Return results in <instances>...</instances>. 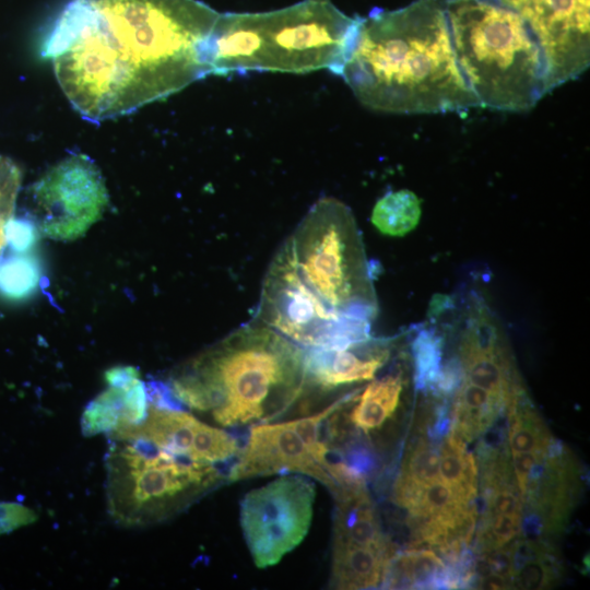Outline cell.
I'll use <instances>...</instances> for the list:
<instances>
[{"label":"cell","mask_w":590,"mask_h":590,"mask_svg":"<svg viewBox=\"0 0 590 590\" xmlns=\"http://www.w3.org/2000/svg\"><path fill=\"white\" fill-rule=\"evenodd\" d=\"M219 15L199 0H71L42 54L74 109L103 121L209 75L206 43Z\"/></svg>","instance_id":"cell-1"},{"label":"cell","mask_w":590,"mask_h":590,"mask_svg":"<svg viewBox=\"0 0 590 590\" xmlns=\"http://www.w3.org/2000/svg\"><path fill=\"white\" fill-rule=\"evenodd\" d=\"M109 516L127 528L163 522L228 481L240 446L187 410L149 404L145 418L107 433Z\"/></svg>","instance_id":"cell-2"},{"label":"cell","mask_w":590,"mask_h":590,"mask_svg":"<svg viewBox=\"0 0 590 590\" xmlns=\"http://www.w3.org/2000/svg\"><path fill=\"white\" fill-rule=\"evenodd\" d=\"M366 107L393 114L463 111L480 104L457 62L444 0L358 16L338 73Z\"/></svg>","instance_id":"cell-3"},{"label":"cell","mask_w":590,"mask_h":590,"mask_svg":"<svg viewBox=\"0 0 590 590\" xmlns=\"http://www.w3.org/2000/svg\"><path fill=\"white\" fill-rule=\"evenodd\" d=\"M305 350L252 319L176 367L166 381L189 410L224 427L268 423L303 396Z\"/></svg>","instance_id":"cell-4"},{"label":"cell","mask_w":590,"mask_h":590,"mask_svg":"<svg viewBox=\"0 0 590 590\" xmlns=\"http://www.w3.org/2000/svg\"><path fill=\"white\" fill-rule=\"evenodd\" d=\"M358 16L330 0H303L269 12L220 13L206 43L210 74L269 71L338 74L353 43Z\"/></svg>","instance_id":"cell-5"},{"label":"cell","mask_w":590,"mask_h":590,"mask_svg":"<svg viewBox=\"0 0 590 590\" xmlns=\"http://www.w3.org/2000/svg\"><path fill=\"white\" fill-rule=\"evenodd\" d=\"M459 68L481 107L526 111L552 91L543 54L502 0H444Z\"/></svg>","instance_id":"cell-6"},{"label":"cell","mask_w":590,"mask_h":590,"mask_svg":"<svg viewBox=\"0 0 590 590\" xmlns=\"http://www.w3.org/2000/svg\"><path fill=\"white\" fill-rule=\"evenodd\" d=\"M286 243L299 276L330 310L373 323L378 312L373 269L345 203L320 198Z\"/></svg>","instance_id":"cell-7"},{"label":"cell","mask_w":590,"mask_h":590,"mask_svg":"<svg viewBox=\"0 0 590 590\" xmlns=\"http://www.w3.org/2000/svg\"><path fill=\"white\" fill-rule=\"evenodd\" d=\"M253 318L304 350L341 346L370 337V322L333 312L304 283L286 241L269 266Z\"/></svg>","instance_id":"cell-8"},{"label":"cell","mask_w":590,"mask_h":590,"mask_svg":"<svg viewBox=\"0 0 590 590\" xmlns=\"http://www.w3.org/2000/svg\"><path fill=\"white\" fill-rule=\"evenodd\" d=\"M315 484L302 474L283 475L247 493L240 526L253 563L278 564L307 535L314 512Z\"/></svg>","instance_id":"cell-9"},{"label":"cell","mask_w":590,"mask_h":590,"mask_svg":"<svg viewBox=\"0 0 590 590\" xmlns=\"http://www.w3.org/2000/svg\"><path fill=\"white\" fill-rule=\"evenodd\" d=\"M335 401L315 414L287 422L252 425L228 481L298 473L322 483L331 494L335 485L328 473L323 422Z\"/></svg>","instance_id":"cell-10"},{"label":"cell","mask_w":590,"mask_h":590,"mask_svg":"<svg viewBox=\"0 0 590 590\" xmlns=\"http://www.w3.org/2000/svg\"><path fill=\"white\" fill-rule=\"evenodd\" d=\"M31 211L42 236L56 240L81 237L108 204L104 178L85 154H72L52 166L30 189Z\"/></svg>","instance_id":"cell-11"},{"label":"cell","mask_w":590,"mask_h":590,"mask_svg":"<svg viewBox=\"0 0 590 590\" xmlns=\"http://www.w3.org/2000/svg\"><path fill=\"white\" fill-rule=\"evenodd\" d=\"M528 25L544 57L552 91L590 61V0H502Z\"/></svg>","instance_id":"cell-12"},{"label":"cell","mask_w":590,"mask_h":590,"mask_svg":"<svg viewBox=\"0 0 590 590\" xmlns=\"http://www.w3.org/2000/svg\"><path fill=\"white\" fill-rule=\"evenodd\" d=\"M408 339V330L392 338H371L341 346L305 350L304 392L321 393L374 379L391 363Z\"/></svg>","instance_id":"cell-13"},{"label":"cell","mask_w":590,"mask_h":590,"mask_svg":"<svg viewBox=\"0 0 590 590\" xmlns=\"http://www.w3.org/2000/svg\"><path fill=\"white\" fill-rule=\"evenodd\" d=\"M332 558L397 552L384 533L376 507L366 485L338 491L334 495Z\"/></svg>","instance_id":"cell-14"},{"label":"cell","mask_w":590,"mask_h":590,"mask_svg":"<svg viewBox=\"0 0 590 590\" xmlns=\"http://www.w3.org/2000/svg\"><path fill=\"white\" fill-rule=\"evenodd\" d=\"M104 378L108 387L82 413L81 430L85 437L139 424L148 413L146 387L135 367H111Z\"/></svg>","instance_id":"cell-15"},{"label":"cell","mask_w":590,"mask_h":590,"mask_svg":"<svg viewBox=\"0 0 590 590\" xmlns=\"http://www.w3.org/2000/svg\"><path fill=\"white\" fill-rule=\"evenodd\" d=\"M390 589L450 588L442 559L430 550H405L390 558L381 581Z\"/></svg>","instance_id":"cell-16"},{"label":"cell","mask_w":590,"mask_h":590,"mask_svg":"<svg viewBox=\"0 0 590 590\" xmlns=\"http://www.w3.org/2000/svg\"><path fill=\"white\" fill-rule=\"evenodd\" d=\"M509 457L531 456L544 461L556 440L544 425L528 393L507 410Z\"/></svg>","instance_id":"cell-17"},{"label":"cell","mask_w":590,"mask_h":590,"mask_svg":"<svg viewBox=\"0 0 590 590\" xmlns=\"http://www.w3.org/2000/svg\"><path fill=\"white\" fill-rule=\"evenodd\" d=\"M439 446L438 477L461 497L475 503L477 496V467L467 444L448 434Z\"/></svg>","instance_id":"cell-18"},{"label":"cell","mask_w":590,"mask_h":590,"mask_svg":"<svg viewBox=\"0 0 590 590\" xmlns=\"http://www.w3.org/2000/svg\"><path fill=\"white\" fill-rule=\"evenodd\" d=\"M39 258L31 252L10 251L0 257V296L11 302H22L33 296L43 280Z\"/></svg>","instance_id":"cell-19"},{"label":"cell","mask_w":590,"mask_h":590,"mask_svg":"<svg viewBox=\"0 0 590 590\" xmlns=\"http://www.w3.org/2000/svg\"><path fill=\"white\" fill-rule=\"evenodd\" d=\"M421 217L417 196L406 189L389 191L375 204L371 222L388 236H403L416 227Z\"/></svg>","instance_id":"cell-20"},{"label":"cell","mask_w":590,"mask_h":590,"mask_svg":"<svg viewBox=\"0 0 590 590\" xmlns=\"http://www.w3.org/2000/svg\"><path fill=\"white\" fill-rule=\"evenodd\" d=\"M21 186V170L7 156L0 155V257L7 245L5 225L14 216Z\"/></svg>","instance_id":"cell-21"},{"label":"cell","mask_w":590,"mask_h":590,"mask_svg":"<svg viewBox=\"0 0 590 590\" xmlns=\"http://www.w3.org/2000/svg\"><path fill=\"white\" fill-rule=\"evenodd\" d=\"M40 236L38 226L28 215L13 216L5 225V243L12 252H31Z\"/></svg>","instance_id":"cell-22"},{"label":"cell","mask_w":590,"mask_h":590,"mask_svg":"<svg viewBox=\"0 0 590 590\" xmlns=\"http://www.w3.org/2000/svg\"><path fill=\"white\" fill-rule=\"evenodd\" d=\"M38 519L30 507L15 502H0V535L28 526Z\"/></svg>","instance_id":"cell-23"}]
</instances>
